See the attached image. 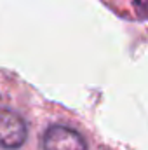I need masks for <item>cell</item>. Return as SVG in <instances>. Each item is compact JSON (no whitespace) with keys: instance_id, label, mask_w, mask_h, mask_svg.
Here are the masks:
<instances>
[{"instance_id":"cell-1","label":"cell","mask_w":148,"mask_h":150,"mask_svg":"<svg viewBox=\"0 0 148 150\" xmlns=\"http://www.w3.org/2000/svg\"><path fill=\"white\" fill-rule=\"evenodd\" d=\"M26 124L18 113L0 108V147L9 150L19 149L26 142Z\"/></svg>"},{"instance_id":"cell-2","label":"cell","mask_w":148,"mask_h":150,"mask_svg":"<svg viewBox=\"0 0 148 150\" xmlns=\"http://www.w3.org/2000/svg\"><path fill=\"white\" fill-rule=\"evenodd\" d=\"M44 150H87L84 138L66 126H51L42 136Z\"/></svg>"},{"instance_id":"cell-3","label":"cell","mask_w":148,"mask_h":150,"mask_svg":"<svg viewBox=\"0 0 148 150\" xmlns=\"http://www.w3.org/2000/svg\"><path fill=\"white\" fill-rule=\"evenodd\" d=\"M134 2H136V5H138L140 11H143V12L148 11V0H134Z\"/></svg>"}]
</instances>
